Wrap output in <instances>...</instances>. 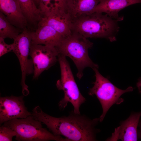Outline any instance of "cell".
Returning a JSON list of instances; mask_svg holds the SVG:
<instances>
[{
  "label": "cell",
  "instance_id": "6da1fadb",
  "mask_svg": "<svg viewBox=\"0 0 141 141\" xmlns=\"http://www.w3.org/2000/svg\"><path fill=\"white\" fill-rule=\"evenodd\" d=\"M32 115L45 125L54 134L62 136L70 141H96L100 130L96 128L99 118L91 119L85 115L72 111L67 116L56 118L44 112L39 106L33 109Z\"/></svg>",
  "mask_w": 141,
  "mask_h": 141
},
{
  "label": "cell",
  "instance_id": "7a4b0ae2",
  "mask_svg": "<svg viewBox=\"0 0 141 141\" xmlns=\"http://www.w3.org/2000/svg\"><path fill=\"white\" fill-rule=\"evenodd\" d=\"M118 21L106 14L94 12L72 20V31L87 38H104L112 42L116 40Z\"/></svg>",
  "mask_w": 141,
  "mask_h": 141
},
{
  "label": "cell",
  "instance_id": "3957f363",
  "mask_svg": "<svg viewBox=\"0 0 141 141\" xmlns=\"http://www.w3.org/2000/svg\"><path fill=\"white\" fill-rule=\"evenodd\" d=\"M93 45V43L87 38L72 31L70 35L63 38L56 48L59 54L68 57L72 60L78 70L77 77L80 79L86 68H98V65L92 61L89 55L88 49Z\"/></svg>",
  "mask_w": 141,
  "mask_h": 141
},
{
  "label": "cell",
  "instance_id": "277c9868",
  "mask_svg": "<svg viewBox=\"0 0 141 141\" xmlns=\"http://www.w3.org/2000/svg\"><path fill=\"white\" fill-rule=\"evenodd\" d=\"M42 122L31 115L25 118L11 119L5 122L3 125L15 132V139L18 141H70L43 128Z\"/></svg>",
  "mask_w": 141,
  "mask_h": 141
},
{
  "label": "cell",
  "instance_id": "5b68a950",
  "mask_svg": "<svg viewBox=\"0 0 141 141\" xmlns=\"http://www.w3.org/2000/svg\"><path fill=\"white\" fill-rule=\"evenodd\" d=\"M58 59L61 76L57 81L56 85L58 90H63L64 93V97L59 102L58 106L60 109L64 110L69 102L73 107L74 112L80 115V107L86 99L79 90L66 57L58 54Z\"/></svg>",
  "mask_w": 141,
  "mask_h": 141
},
{
  "label": "cell",
  "instance_id": "8992f818",
  "mask_svg": "<svg viewBox=\"0 0 141 141\" xmlns=\"http://www.w3.org/2000/svg\"><path fill=\"white\" fill-rule=\"evenodd\" d=\"M95 73V80L93 86L90 88L89 94L95 95L99 101L102 109V113L99 118L102 122L109 110L114 104H119L124 101L121 97L124 93L132 92L133 88L129 86L124 90L120 89L113 85L109 80L102 75L98 68L93 69Z\"/></svg>",
  "mask_w": 141,
  "mask_h": 141
},
{
  "label": "cell",
  "instance_id": "52a82bcc",
  "mask_svg": "<svg viewBox=\"0 0 141 141\" xmlns=\"http://www.w3.org/2000/svg\"><path fill=\"white\" fill-rule=\"evenodd\" d=\"M34 31L28 27L24 29L17 37L14 40V47L13 51L17 56L21 72V84L22 93L24 96L29 93L28 86L25 83L26 77L34 73V66L32 59H29L30 48Z\"/></svg>",
  "mask_w": 141,
  "mask_h": 141
},
{
  "label": "cell",
  "instance_id": "ba28073f",
  "mask_svg": "<svg viewBox=\"0 0 141 141\" xmlns=\"http://www.w3.org/2000/svg\"><path fill=\"white\" fill-rule=\"evenodd\" d=\"M58 52L56 47L31 43L29 55L32 58L34 68L33 79H37L42 73L54 65Z\"/></svg>",
  "mask_w": 141,
  "mask_h": 141
},
{
  "label": "cell",
  "instance_id": "9c48e42d",
  "mask_svg": "<svg viewBox=\"0 0 141 141\" xmlns=\"http://www.w3.org/2000/svg\"><path fill=\"white\" fill-rule=\"evenodd\" d=\"M24 96L1 97L0 124L16 118H25L32 115L25 104Z\"/></svg>",
  "mask_w": 141,
  "mask_h": 141
},
{
  "label": "cell",
  "instance_id": "30bf717a",
  "mask_svg": "<svg viewBox=\"0 0 141 141\" xmlns=\"http://www.w3.org/2000/svg\"><path fill=\"white\" fill-rule=\"evenodd\" d=\"M141 116V111L131 113L127 119L120 122V126L115 129L111 136L106 140L137 141V128Z\"/></svg>",
  "mask_w": 141,
  "mask_h": 141
},
{
  "label": "cell",
  "instance_id": "8fae6325",
  "mask_svg": "<svg viewBox=\"0 0 141 141\" xmlns=\"http://www.w3.org/2000/svg\"><path fill=\"white\" fill-rule=\"evenodd\" d=\"M0 12L10 23L17 27L24 29L29 27L16 0H0Z\"/></svg>",
  "mask_w": 141,
  "mask_h": 141
},
{
  "label": "cell",
  "instance_id": "7c38bea8",
  "mask_svg": "<svg viewBox=\"0 0 141 141\" xmlns=\"http://www.w3.org/2000/svg\"><path fill=\"white\" fill-rule=\"evenodd\" d=\"M63 38L52 28L41 21L34 31L31 43L56 47Z\"/></svg>",
  "mask_w": 141,
  "mask_h": 141
},
{
  "label": "cell",
  "instance_id": "4fadbf2b",
  "mask_svg": "<svg viewBox=\"0 0 141 141\" xmlns=\"http://www.w3.org/2000/svg\"><path fill=\"white\" fill-rule=\"evenodd\" d=\"M140 3L141 0H100L88 14L94 12L104 13L119 21L124 19L123 16H119L118 13L120 10L128 6Z\"/></svg>",
  "mask_w": 141,
  "mask_h": 141
},
{
  "label": "cell",
  "instance_id": "5bb4252c",
  "mask_svg": "<svg viewBox=\"0 0 141 141\" xmlns=\"http://www.w3.org/2000/svg\"><path fill=\"white\" fill-rule=\"evenodd\" d=\"M64 37L71 33L72 20L68 13H50L43 15L41 20Z\"/></svg>",
  "mask_w": 141,
  "mask_h": 141
},
{
  "label": "cell",
  "instance_id": "9a60e30c",
  "mask_svg": "<svg viewBox=\"0 0 141 141\" xmlns=\"http://www.w3.org/2000/svg\"><path fill=\"white\" fill-rule=\"evenodd\" d=\"M100 0H67V12L72 20L89 14Z\"/></svg>",
  "mask_w": 141,
  "mask_h": 141
},
{
  "label": "cell",
  "instance_id": "2e32d148",
  "mask_svg": "<svg viewBox=\"0 0 141 141\" xmlns=\"http://www.w3.org/2000/svg\"><path fill=\"white\" fill-rule=\"evenodd\" d=\"M29 26L36 28L41 21L42 15L34 0H16Z\"/></svg>",
  "mask_w": 141,
  "mask_h": 141
},
{
  "label": "cell",
  "instance_id": "e0dca14e",
  "mask_svg": "<svg viewBox=\"0 0 141 141\" xmlns=\"http://www.w3.org/2000/svg\"><path fill=\"white\" fill-rule=\"evenodd\" d=\"M37 4L42 16L50 13H67V0H38Z\"/></svg>",
  "mask_w": 141,
  "mask_h": 141
},
{
  "label": "cell",
  "instance_id": "ac0fdd59",
  "mask_svg": "<svg viewBox=\"0 0 141 141\" xmlns=\"http://www.w3.org/2000/svg\"><path fill=\"white\" fill-rule=\"evenodd\" d=\"M23 29L17 27L10 23L5 15L0 12V37L15 39Z\"/></svg>",
  "mask_w": 141,
  "mask_h": 141
},
{
  "label": "cell",
  "instance_id": "d6986e66",
  "mask_svg": "<svg viewBox=\"0 0 141 141\" xmlns=\"http://www.w3.org/2000/svg\"><path fill=\"white\" fill-rule=\"evenodd\" d=\"M16 133L11 128L3 125L0 127V141H12Z\"/></svg>",
  "mask_w": 141,
  "mask_h": 141
},
{
  "label": "cell",
  "instance_id": "ffe728a7",
  "mask_svg": "<svg viewBox=\"0 0 141 141\" xmlns=\"http://www.w3.org/2000/svg\"><path fill=\"white\" fill-rule=\"evenodd\" d=\"M4 39L0 37V57L11 51H13L14 48L13 43L11 44H8L5 42Z\"/></svg>",
  "mask_w": 141,
  "mask_h": 141
},
{
  "label": "cell",
  "instance_id": "44dd1931",
  "mask_svg": "<svg viewBox=\"0 0 141 141\" xmlns=\"http://www.w3.org/2000/svg\"><path fill=\"white\" fill-rule=\"evenodd\" d=\"M138 126L140 129L137 132L138 137V138H140L141 140V120H139Z\"/></svg>",
  "mask_w": 141,
  "mask_h": 141
},
{
  "label": "cell",
  "instance_id": "7402d4cb",
  "mask_svg": "<svg viewBox=\"0 0 141 141\" xmlns=\"http://www.w3.org/2000/svg\"><path fill=\"white\" fill-rule=\"evenodd\" d=\"M137 86L139 92L141 94V81L137 83Z\"/></svg>",
  "mask_w": 141,
  "mask_h": 141
},
{
  "label": "cell",
  "instance_id": "603a6c76",
  "mask_svg": "<svg viewBox=\"0 0 141 141\" xmlns=\"http://www.w3.org/2000/svg\"><path fill=\"white\" fill-rule=\"evenodd\" d=\"M38 0H34L35 3H36V4H37V1H38Z\"/></svg>",
  "mask_w": 141,
  "mask_h": 141
}]
</instances>
